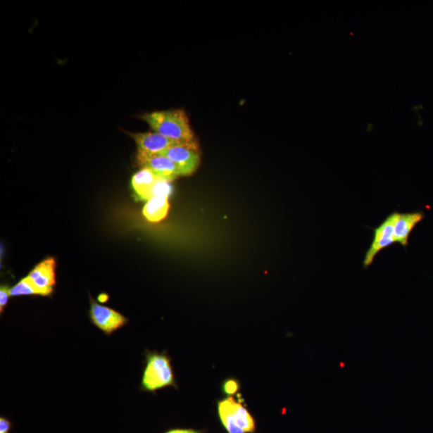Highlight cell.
Here are the masks:
<instances>
[{
    "mask_svg": "<svg viewBox=\"0 0 433 433\" xmlns=\"http://www.w3.org/2000/svg\"><path fill=\"white\" fill-rule=\"evenodd\" d=\"M13 429V424L7 418H0V433H9Z\"/></svg>",
    "mask_w": 433,
    "mask_h": 433,
    "instance_id": "17",
    "label": "cell"
},
{
    "mask_svg": "<svg viewBox=\"0 0 433 433\" xmlns=\"http://www.w3.org/2000/svg\"><path fill=\"white\" fill-rule=\"evenodd\" d=\"M172 192V187L171 182L165 180L163 178H158L152 190V198L163 197L169 199Z\"/></svg>",
    "mask_w": 433,
    "mask_h": 433,
    "instance_id": "14",
    "label": "cell"
},
{
    "mask_svg": "<svg viewBox=\"0 0 433 433\" xmlns=\"http://www.w3.org/2000/svg\"><path fill=\"white\" fill-rule=\"evenodd\" d=\"M170 203L168 199L154 197L147 201L143 209V215L150 222L163 221L168 215Z\"/></svg>",
    "mask_w": 433,
    "mask_h": 433,
    "instance_id": "12",
    "label": "cell"
},
{
    "mask_svg": "<svg viewBox=\"0 0 433 433\" xmlns=\"http://www.w3.org/2000/svg\"><path fill=\"white\" fill-rule=\"evenodd\" d=\"M11 297L20 296H32V294H36V296H42L38 289L34 287L32 282L29 280L28 277L21 280L18 284L13 287L10 288Z\"/></svg>",
    "mask_w": 433,
    "mask_h": 433,
    "instance_id": "13",
    "label": "cell"
},
{
    "mask_svg": "<svg viewBox=\"0 0 433 433\" xmlns=\"http://www.w3.org/2000/svg\"><path fill=\"white\" fill-rule=\"evenodd\" d=\"M9 297H11L10 288L7 286H1V288H0V311H1V313H3L6 305L8 304Z\"/></svg>",
    "mask_w": 433,
    "mask_h": 433,
    "instance_id": "16",
    "label": "cell"
},
{
    "mask_svg": "<svg viewBox=\"0 0 433 433\" xmlns=\"http://www.w3.org/2000/svg\"><path fill=\"white\" fill-rule=\"evenodd\" d=\"M158 178L160 177L148 168H142L135 173L132 178V187L138 199L142 201H149L151 199L153 188Z\"/></svg>",
    "mask_w": 433,
    "mask_h": 433,
    "instance_id": "11",
    "label": "cell"
},
{
    "mask_svg": "<svg viewBox=\"0 0 433 433\" xmlns=\"http://www.w3.org/2000/svg\"><path fill=\"white\" fill-rule=\"evenodd\" d=\"M239 389V383L234 379H228L222 384V391L228 396H232Z\"/></svg>",
    "mask_w": 433,
    "mask_h": 433,
    "instance_id": "15",
    "label": "cell"
},
{
    "mask_svg": "<svg viewBox=\"0 0 433 433\" xmlns=\"http://www.w3.org/2000/svg\"><path fill=\"white\" fill-rule=\"evenodd\" d=\"M55 267V259L47 258L38 264L27 276L42 296H49L54 291L56 284Z\"/></svg>",
    "mask_w": 433,
    "mask_h": 433,
    "instance_id": "9",
    "label": "cell"
},
{
    "mask_svg": "<svg viewBox=\"0 0 433 433\" xmlns=\"http://www.w3.org/2000/svg\"><path fill=\"white\" fill-rule=\"evenodd\" d=\"M394 237L396 244H399L403 247L408 245L409 237L413 230L425 218L422 211L410 213L394 212Z\"/></svg>",
    "mask_w": 433,
    "mask_h": 433,
    "instance_id": "10",
    "label": "cell"
},
{
    "mask_svg": "<svg viewBox=\"0 0 433 433\" xmlns=\"http://www.w3.org/2000/svg\"><path fill=\"white\" fill-rule=\"evenodd\" d=\"M218 413L223 428L227 433H255V418L241 402L232 396L218 401Z\"/></svg>",
    "mask_w": 433,
    "mask_h": 433,
    "instance_id": "3",
    "label": "cell"
},
{
    "mask_svg": "<svg viewBox=\"0 0 433 433\" xmlns=\"http://www.w3.org/2000/svg\"><path fill=\"white\" fill-rule=\"evenodd\" d=\"M175 163L182 172V176L192 175L201 163L199 149L187 146H177L167 149L161 153Z\"/></svg>",
    "mask_w": 433,
    "mask_h": 433,
    "instance_id": "8",
    "label": "cell"
},
{
    "mask_svg": "<svg viewBox=\"0 0 433 433\" xmlns=\"http://www.w3.org/2000/svg\"><path fill=\"white\" fill-rule=\"evenodd\" d=\"M394 223V215L392 213L378 227L374 229L372 244L368 248L365 259H363V268L368 269L370 267L379 252L396 244Z\"/></svg>",
    "mask_w": 433,
    "mask_h": 433,
    "instance_id": "4",
    "label": "cell"
},
{
    "mask_svg": "<svg viewBox=\"0 0 433 433\" xmlns=\"http://www.w3.org/2000/svg\"><path fill=\"white\" fill-rule=\"evenodd\" d=\"M142 119L154 132L170 139L189 144L198 143L183 111L153 112L144 114Z\"/></svg>",
    "mask_w": 433,
    "mask_h": 433,
    "instance_id": "1",
    "label": "cell"
},
{
    "mask_svg": "<svg viewBox=\"0 0 433 433\" xmlns=\"http://www.w3.org/2000/svg\"><path fill=\"white\" fill-rule=\"evenodd\" d=\"M165 433H204V432L193 429H173L168 430Z\"/></svg>",
    "mask_w": 433,
    "mask_h": 433,
    "instance_id": "18",
    "label": "cell"
},
{
    "mask_svg": "<svg viewBox=\"0 0 433 433\" xmlns=\"http://www.w3.org/2000/svg\"><path fill=\"white\" fill-rule=\"evenodd\" d=\"M137 158L138 163L142 166V168L151 170L156 175L165 180L172 182L178 177L182 176V172L177 165L165 155L137 153Z\"/></svg>",
    "mask_w": 433,
    "mask_h": 433,
    "instance_id": "7",
    "label": "cell"
},
{
    "mask_svg": "<svg viewBox=\"0 0 433 433\" xmlns=\"http://www.w3.org/2000/svg\"><path fill=\"white\" fill-rule=\"evenodd\" d=\"M90 318L92 323L106 334H111L128 322V320L118 311L97 303L92 299Z\"/></svg>",
    "mask_w": 433,
    "mask_h": 433,
    "instance_id": "6",
    "label": "cell"
},
{
    "mask_svg": "<svg viewBox=\"0 0 433 433\" xmlns=\"http://www.w3.org/2000/svg\"><path fill=\"white\" fill-rule=\"evenodd\" d=\"M170 386L177 388L170 358L165 353L149 352L142 380V389L153 392Z\"/></svg>",
    "mask_w": 433,
    "mask_h": 433,
    "instance_id": "2",
    "label": "cell"
},
{
    "mask_svg": "<svg viewBox=\"0 0 433 433\" xmlns=\"http://www.w3.org/2000/svg\"><path fill=\"white\" fill-rule=\"evenodd\" d=\"M138 148V153L156 155L161 154L172 147L187 146L199 149V143L189 144L170 139L157 132H144V134H132Z\"/></svg>",
    "mask_w": 433,
    "mask_h": 433,
    "instance_id": "5",
    "label": "cell"
}]
</instances>
